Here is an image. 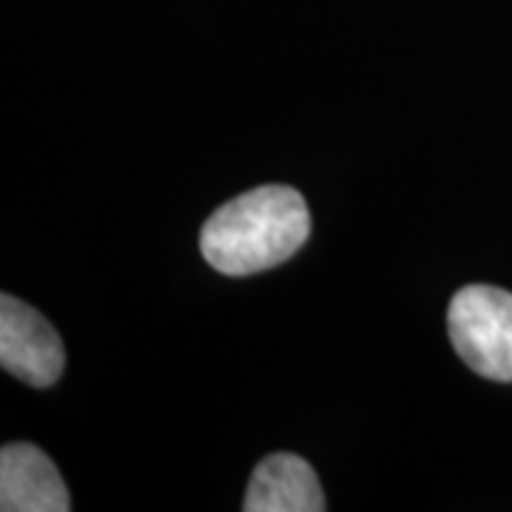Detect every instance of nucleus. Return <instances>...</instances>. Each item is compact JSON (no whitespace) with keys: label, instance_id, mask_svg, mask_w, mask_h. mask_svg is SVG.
Wrapping results in <instances>:
<instances>
[{"label":"nucleus","instance_id":"5","mask_svg":"<svg viewBox=\"0 0 512 512\" xmlns=\"http://www.w3.org/2000/svg\"><path fill=\"white\" fill-rule=\"evenodd\" d=\"M325 507V493L313 467L293 453L262 458L242 504L245 512H322Z\"/></svg>","mask_w":512,"mask_h":512},{"label":"nucleus","instance_id":"2","mask_svg":"<svg viewBox=\"0 0 512 512\" xmlns=\"http://www.w3.org/2000/svg\"><path fill=\"white\" fill-rule=\"evenodd\" d=\"M447 328L461 362L493 382H512V293L490 285L461 288Z\"/></svg>","mask_w":512,"mask_h":512},{"label":"nucleus","instance_id":"4","mask_svg":"<svg viewBox=\"0 0 512 512\" xmlns=\"http://www.w3.org/2000/svg\"><path fill=\"white\" fill-rule=\"evenodd\" d=\"M69 490L52 458L35 444H6L0 453V510L3 512H66Z\"/></svg>","mask_w":512,"mask_h":512},{"label":"nucleus","instance_id":"3","mask_svg":"<svg viewBox=\"0 0 512 512\" xmlns=\"http://www.w3.org/2000/svg\"><path fill=\"white\" fill-rule=\"evenodd\" d=\"M0 365L32 387L55 384L66 365L57 330L9 293L0 299Z\"/></svg>","mask_w":512,"mask_h":512},{"label":"nucleus","instance_id":"1","mask_svg":"<svg viewBox=\"0 0 512 512\" xmlns=\"http://www.w3.org/2000/svg\"><path fill=\"white\" fill-rule=\"evenodd\" d=\"M311 237V211L288 185H262L225 202L202 225L200 251L225 276L262 274L291 259Z\"/></svg>","mask_w":512,"mask_h":512}]
</instances>
